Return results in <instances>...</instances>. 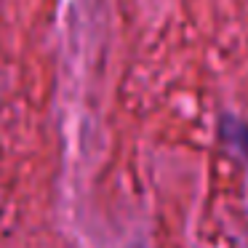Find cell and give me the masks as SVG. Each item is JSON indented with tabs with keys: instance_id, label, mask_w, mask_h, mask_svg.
Segmentation results:
<instances>
[{
	"instance_id": "1",
	"label": "cell",
	"mask_w": 248,
	"mask_h": 248,
	"mask_svg": "<svg viewBox=\"0 0 248 248\" xmlns=\"http://www.w3.org/2000/svg\"><path fill=\"white\" fill-rule=\"evenodd\" d=\"M221 136L232 144V150L243 152V155L248 157V125L246 123H240V120H235V118H224V123H221Z\"/></svg>"
}]
</instances>
